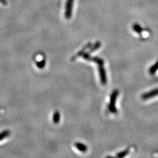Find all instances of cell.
<instances>
[{
	"instance_id": "1",
	"label": "cell",
	"mask_w": 158,
	"mask_h": 158,
	"mask_svg": "<svg viewBox=\"0 0 158 158\" xmlns=\"http://www.w3.org/2000/svg\"><path fill=\"white\" fill-rule=\"evenodd\" d=\"M119 91L117 90H115L113 91L112 94L110 96V103L108 104V109L113 114H116L118 112V110L115 107V102L117 98V97L118 96Z\"/></svg>"
},
{
	"instance_id": "2",
	"label": "cell",
	"mask_w": 158,
	"mask_h": 158,
	"mask_svg": "<svg viewBox=\"0 0 158 158\" xmlns=\"http://www.w3.org/2000/svg\"><path fill=\"white\" fill-rule=\"evenodd\" d=\"M74 0H66L64 10V17L66 19H70L72 16Z\"/></svg>"
},
{
	"instance_id": "3",
	"label": "cell",
	"mask_w": 158,
	"mask_h": 158,
	"mask_svg": "<svg viewBox=\"0 0 158 158\" xmlns=\"http://www.w3.org/2000/svg\"><path fill=\"white\" fill-rule=\"evenodd\" d=\"M98 71L100 73V80L102 85H106L107 83V76H106V72L105 70V69L103 67V65H100L98 68Z\"/></svg>"
},
{
	"instance_id": "4",
	"label": "cell",
	"mask_w": 158,
	"mask_h": 158,
	"mask_svg": "<svg viewBox=\"0 0 158 158\" xmlns=\"http://www.w3.org/2000/svg\"><path fill=\"white\" fill-rule=\"evenodd\" d=\"M158 96V88L156 89H153L152 90L150 91L149 92H147L146 93H144L141 96L142 99L146 100L150 98H152L155 96Z\"/></svg>"
},
{
	"instance_id": "5",
	"label": "cell",
	"mask_w": 158,
	"mask_h": 158,
	"mask_svg": "<svg viewBox=\"0 0 158 158\" xmlns=\"http://www.w3.org/2000/svg\"><path fill=\"white\" fill-rule=\"evenodd\" d=\"M91 46V44L90 42L88 43L86 45H85V46L83 47V48L81 51H79V52H78L75 56H74L72 58V60H75L76 59H77V57L81 56L85 53V51H86L87 49H89Z\"/></svg>"
},
{
	"instance_id": "6",
	"label": "cell",
	"mask_w": 158,
	"mask_h": 158,
	"mask_svg": "<svg viewBox=\"0 0 158 158\" xmlns=\"http://www.w3.org/2000/svg\"><path fill=\"white\" fill-rule=\"evenodd\" d=\"M74 146L76 147V148L79 151L82 152H87V150H88L87 147L85 145V144H83V143H80V142H76V143H74Z\"/></svg>"
},
{
	"instance_id": "7",
	"label": "cell",
	"mask_w": 158,
	"mask_h": 158,
	"mask_svg": "<svg viewBox=\"0 0 158 158\" xmlns=\"http://www.w3.org/2000/svg\"><path fill=\"white\" fill-rule=\"evenodd\" d=\"M89 61H91V62H94L96 63L97 64L100 65H103L104 63V61L103 59H102L100 57H89L88 60Z\"/></svg>"
},
{
	"instance_id": "8",
	"label": "cell",
	"mask_w": 158,
	"mask_h": 158,
	"mask_svg": "<svg viewBox=\"0 0 158 158\" xmlns=\"http://www.w3.org/2000/svg\"><path fill=\"white\" fill-rule=\"evenodd\" d=\"M101 46H102V43L100 41L96 42V43L94 44V45L91 46V48L90 49V50H89L88 53L89 54H90L91 53H93V52H94L96 50L98 49L101 47Z\"/></svg>"
},
{
	"instance_id": "9",
	"label": "cell",
	"mask_w": 158,
	"mask_h": 158,
	"mask_svg": "<svg viewBox=\"0 0 158 158\" xmlns=\"http://www.w3.org/2000/svg\"><path fill=\"white\" fill-rule=\"evenodd\" d=\"M10 134H11V132L9 130H5L0 132V141L8 138L9 136H10Z\"/></svg>"
},
{
	"instance_id": "10",
	"label": "cell",
	"mask_w": 158,
	"mask_h": 158,
	"mask_svg": "<svg viewBox=\"0 0 158 158\" xmlns=\"http://www.w3.org/2000/svg\"><path fill=\"white\" fill-rule=\"evenodd\" d=\"M132 29L135 32L138 34H141L143 31V29L142 28L141 26L138 23H134L132 25Z\"/></svg>"
},
{
	"instance_id": "11",
	"label": "cell",
	"mask_w": 158,
	"mask_h": 158,
	"mask_svg": "<svg viewBox=\"0 0 158 158\" xmlns=\"http://www.w3.org/2000/svg\"><path fill=\"white\" fill-rule=\"evenodd\" d=\"M60 113L59 112V111H56L55 113L53 114V121L55 124H58L60 121Z\"/></svg>"
},
{
	"instance_id": "12",
	"label": "cell",
	"mask_w": 158,
	"mask_h": 158,
	"mask_svg": "<svg viewBox=\"0 0 158 158\" xmlns=\"http://www.w3.org/2000/svg\"><path fill=\"white\" fill-rule=\"evenodd\" d=\"M158 70V61L155 64H154L151 68L149 69V73L151 74H153L155 73H156Z\"/></svg>"
},
{
	"instance_id": "13",
	"label": "cell",
	"mask_w": 158,
	"mask_h": 158,
	"mask_svg": "<svg viewBox=\"0 0 158 158\" xmlns=\"http://www.w3.org/2000/svg\"><path fill=\"white\" fill-rule=\"evenodd\" d=\"M130 149L128 148V149H125L124 151H122V152H121L118 153L117 155V158H123V157H125V156H127L129 152H130Z\"/></svg>"
},
{
	"instance_id": "14",
	"label": "cell",
	"mask_w": 158,
	"mask_h": 158,
	"mask_svg": "<svg viewBox=\"0 0 158 158\" xmlns=\"http://www.w3.org/2000/svg\"><path fill=\"white\" fill-rule=\"evenodd\" d=\"M46 60L45 59H42L40 62L36 63V66L37 67L40 68V69H43L45 66Z\"/></svg>"
},
{
	"instance_id": "15",
	"label": "cell",
	"mask_w": 158,
	"mask_h": 158,
	"mask_svg": "<svg viewBox=\"0 0 158 158\" xmlns=\"http://www.w3.org/2000/svg\"><path fill=\"white\" fill-rule=\"evenodd\" d=\"M0 2L2 3L4 6H6L7 4V2L6 0H0Z\"/></svg>"
}]
</instances>
